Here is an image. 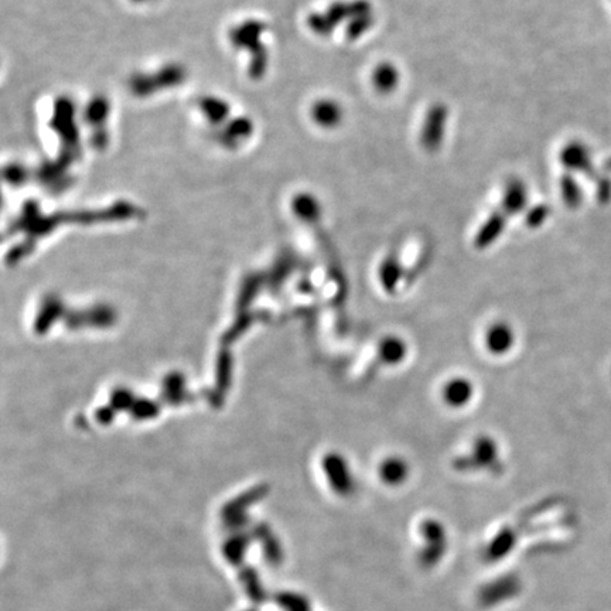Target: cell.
Returning <instances> with one entry per match:
<instances>
[{"instance_id":"6da1fadb","label":"cell","mask_w":611,"mask_h":611,"mask_svg":"<svg viewBox=\"0 0 611 611\" xmlns=\"http://www.w3.org/2000/svg\"><path fill=\"white\" fill-rule=\"evenodd\" d=\"M263 26L259 21H245L242 26H236L231 31V40L235 47H241L243 50L251 51L253 55L251 62V74L262 75L266 70V54L263 50V44L260 41Z\"/></svg>"},{"instance_id":"7a4b0ae2","label":"cell","mask_w":611,"mask_h":611,"mask_svg":"<svg viewBox=\"0 0 611 611\" xmlns=\"http://www.w3.org/2000/svg\"><path fill=\"white\" fill-rule=\"evenodd\" d=\"M498 463V444L490 436H480L474 440L471 456L461 457L456 464L461 468L468 467H491Z\"/></svg>"},{"instance_id":"3957f363","label":"cell","mask_w":611,"mask_h":611,"mask_svg":"<svg viewBox=\"0 0 611 611\" xmlns=\"http://www.w3.org/2000/svg\"><path fill=\"white\" fill-rule=\"evenodd\" d=\"M484 343L490 354L501 357L512 350L515 344V333L510 324L497 321L488 327Z\"/></svg>"},{"instance_id":"277c9868","label":"cell","mask_w":611,"mask_h":611,"mask_svg":"<svg viewBox=\"0 0 611 611\" xmlns=\"http://www.w3.org/2000/svg\"><path fill=\"white\" fill-rule=\"evenodd\" d=\"M443 400L451 407H463L470 404L474 397V385L470 380L456 377L448 380L443 387Z\"/></svg>"},{"instance_id":"5b68a950","label":"cell","mask_w":611,"mask_h":611,"mask_svg":"<svg viewBox=\"0 0 611 611\" xmlns=\"http://www.w3.org/2000/svg\"><path fill=\"white\" fill-rule=\"evenodd\" d=\"M324 467L336 490H338L340 492H348L350 490H353L354 487L353 474L350 473L348 464L343 456L340 454L327 456L324 458Z\"/></svg>"},{"instance_id":"8992f818","label":"cell","mask_w":611,"mask_h":611,"mask_svg":"<svg viewBox=\"0 0 611 611\" xmlns=\"http://www.w3.org/2000/svg\"><path fill=\"white\" fill-rule=\"evenodd\" d=\"M378 356L385 365H398L407 358V343L401 337L388 336L380 343Z\"/></svg>"},{"instance_id":"52a82bcc","label":"cell","mask_w":611,"mask_h":611,"mask_svg":"<svg viewBox=\"0 0 611 611\" xmlns=\"http://www.w3.org/2000/svg\"><path fill=\"white\" fill-rule=\"evenodd\" d=\"M409 466L400 456H390L380 464V477L387 484H400L407 480Z\"/></svg>"},{"instance_id":"ba28073f","label":"cell","mask_w":611,"mask_h":611,"mask_svg":"<svg viewBox=\"0 0 611 611\" xmlns=\"http://www.w3.org/2000/svg\"><path fill=\"white\" fill-rule=\"evenodd\" d=\"M401 276H402V268L398 262V258L397 256L387 258L380 268V280L384 290L388 293H394L400 285Z\"/></svg>"},{"instance_id":"9c48e42d","label":"cell","mask_w":611,"mask_h":611,"mask_svg":"<svg viewBox=\"0 0 611 611\" xmlns=\"http://www.w3.org/2000/svg\"><path fill=\"white\" fill-rule=\"evenodd\" d=\"M502 228H504V221L498 216H495V218H492L481 231H480V233H478V236H477V246H480V248H483V246H487V245H490V243H492L495 239H497V236L500 235V232L502 231Z\"/></svg>"},{"instance_id":"30bf717a","label":"cell","mask_w":611,"mask_h":611,"mask_svg":"<svg viewBox=\"0 0 611 611\" xmlns=\"http://www.w3.org/2000/svg\"><path fill=\"white\" fill-rule=\"evenodd\" d=\"M314 116L319 123L333 125L338 121V109L334 104H320L314 108Z\"/></svg>"},{"instance_id":"8fae6325","label":"cell","mask_w":611,"mask_h":611,"mask_svg":"<svg viewBox=\"0 0 611 611\" xmlns=\"http://www.w3.org/2000/svg\"><path fill=\"white\" fill-rule=\"evenodd\" d=\"M377 84L381 88H385V89L391 88L395 84V72H394V70H391L388 67L381 68L378 71V74H377Z\"/></svg>"},{"instance_id":"7c38bea8","label":"cell","mask_w":611,"mask_h":611,"mask_svg":"<svg viewBox=\"0 0 611 611\" xmlns=\"http://www.w3.org/2000/svg\"><path fill=\"white\" fill-rule=\"evenodd\" d=\"M132 1H135V3H143V1H146V0H132Z\"/></svg>"}]
</instances>
